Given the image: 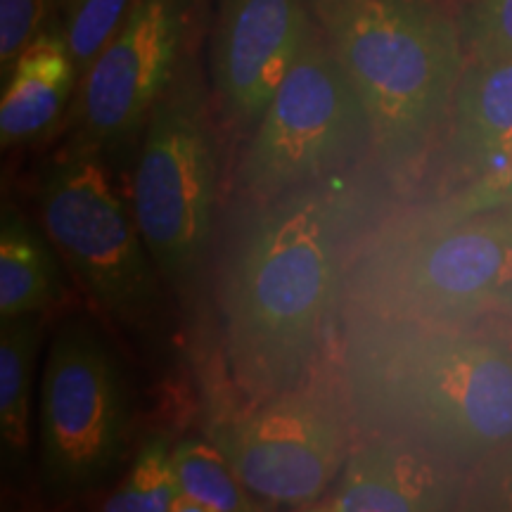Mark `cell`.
I'll return each mask as SVG.
<instances>
[{"instance_id": "16", "label": "cell", "mask_w": 512, "mask_h": 512, "mask_svg": "<svg viewBox=\"0 0 512 512\" xmlns=\"http://www.w3.org/2000/svg\"><path fill=\"white\" fill-rule=\"evenodd\" d=\"M41 342V313L0 320V446L5 472H22L29 453V403Z\"/></svg>"}, {"instance_id": "8", "label": "cell", "mask_w": 512, "mask_h": 512, "mask_svg": "<svg viewBox=\"0 0 512 512\" xmlns=\"http://www.w3.org/2000/svg\"><path fill=\"white\" fill-rule=\"evenodd\" d=\"M368 152H373L368 112L316 22L254 126L238 183L254 200H275L344 174Z\"/></svg>"}, {"instance_id": "1", "label": "cell", "mask_w": 512, "mask_h": 512, "mask_svg": "<svg viewBox=\"0 0 512 512\" xmlns=\"http://www.w3.org/2000/svg\"><path fill=\"white\" fill-rule=\"evenodd\" d=\"M361 202L323 183L261 202L240 223L223 278L226 363L249 403L311 377L342 318Z\"/></svg>"}, {"instance_id": "18", "label": "cell", "mask_w": 512, "mask_h": 512, "mask_svg": "<svg viewBox=\"0 0 512 512\" xmlns=\"http://www.w3.org/2000/svg\"><path fill=\"white\" fill-rule=\"evenodd\" d=\"M174 446L166 434H152L138 448L136 458L128 467L124 482L102 503L107 512H169L178 510L181 491H178Z\"/></svg>"}, {"instance_id": "6", "label": "cell", "mask_w": 512, "mask_h": 512, "mask_svg": "<svg viewBox=\"0 0 512 512\" xmlns=\"http://www.w3.org/2000/svg\"><path fill=\"white\" fill-rule=\"evenodd\" d=\"M216 192L207 88L190 55L147 117L131 188L145 245L166 287L185 302L197 297L209 268Z\"/></svg>"}, {"instance_id": "22", "label": "cell", "mask_w": 512, "mask_h": 512, "mask_svg": "<svg viewBox=\"0 0 512 512\" xmlns=\"http://www.w3.org/2000/svg\"><path fill=\"white\" fill-rule=\"evenodd\" d=\"M60 0H0V74L10 76L12 64L38 34L53 22Z\"/></svg>"}, {"instance_id": "24", "label": "cell", "mask_w": 512, "mask_h": 512, "mask_svg": "<svg viewBox=\"0 0 512 512\" xmlns=\"http://www.w3.org/2000/svg\"><path fill=\"white\" fill-rule=\"evenodd\" d=\"M484 216H491V219H494L498 226L505 228L512 235V202H508L505 207L491 211V214H484Z\"/></svg>"}, {"instance_id": "19", "label": "cell", "mask_w": 512, "mask_h": 512, "mask_svg": "<svg viewBox=\"0 0 512 512\" xmlns=\"http://www.w3.org/2000/svg\"><path fill=\"white\" fill-rule=\"evenodd\" d=\"M512 202V145L501 155L489 159L446 202L427 209L411 221L418 223H456L477 219Z\"/></svg>"}, {"instance_id": "4", "label": "cell", "mask_w": 512, "mask_h": 512, "mask_svg": "<svg viewBox=\"0 0 512 512\" xmlns=\"http://www.w3.org/2000/svg\"><path fill=\"white\" fill-rule=\"evenodd\" d=\"M489 309H512V235L491 216L399 223L351 256L342 318L465 325Z\"/></svg>"}, {"instance_id": "17", "label": "cell", "mask_w": 512, "mask_h": 512, "mask_svg": "<svg viewBox=\"0 0 512 512\" xmlns=\"http://www.w3.org/2000/svg\"><path fill=\"white\" fill-rule=\"evenodd\" d=\"M181 503L178 510L200 512H254L266 505L242 484L228 458L214 441L181 439L171 453Z\"/></svg>"}, {"instance_id": "11", "label": "cell", "mask_w": 512, "mask_h": 512, "mask_svg": "<svg viewBox=\"0 0 512 512\" xmlns=\"http://www.w3.org/2000/svg\"><path fill=\"white\" fill-rule=\"evenodd\" d=\"M313 27L306 0H219L211 81L235 126L259 124Z\"/></svg>"}, {"instance_id": "7", "label": "cell", "mask_w": 512, "mask_h": 512, "mask_svg": "<svg viewBox=\"0 0 512 512\" xmlns=\"http://www.w3.org/2000/svg\"><path fill=\"white\" fill-rule=\"evenodd\" d=\"M124 358L95 320H62L43 363L38 477L50 501H74L117 475L133 439Z\"/></svg>"}, {"instance_id": "3", "label": "cell", "mask_w": 512, "mask_h": 512, "mask_svg": "<svg viewBox=\"0 0 512 512\" xmlns=\"http://www.w3.org/2000/svg\"><path fill=\"white\" fill-rule=\"evenodd\" d=\"M373 128V155L406 183L451 117L465 69L460 24L432 0H306Z\"/></svg>"}, {"instance_id": "13", "label": "cell", "mask_w": 512, "mask_h": 512, "mask_svg": "<svg viewBox=\"0 0 512 512\" xmlns=\"http://www.w3.org/2000/svg\"><path fill=\"white\" fill-rule=\"evenodd\" d=\"M81 74L62 27L38 34L3 81L0 143L3 150L38 140L64 117L79 91Z\"/></svg>"}, {"instance_id": "10", "label": "cell", "mask_w": 512, "mask_h": 512, "mask_svg": "<svg viewBox=\"0 0 512 512\" xmlns=\"http://www.w3.org/2000/svg\"><path fill=\"white\" fill-rule=\"evenodd\" d=\"M202 0H133L72 102V138L119 155L143 136L155 102L188 60Z\"/></svg>"}, {"instance_id": "5", "label": "cell", "mask_w": 512, "mask_h": 512, "mask_svg": "<svg viewBox=\"0 0 512 512\" xmlns=\"http://www.w3.org/2000/svg\"><path fill=\"white\" fill-rule=\"evenodd\" d=\"M38 209L57 254L95 306L143 342H164L171 325L169 287L105 152L69 138L41 166Z\"/></svg>"}, {"instance_id": "20", "label": "cell", "mask_w": 512, "mask_h": 512, "mask_svg": "<svg viewBox=\"0 0 512 512\" xmlns=\"http://www.w3.org/2000/svg\"><path fill=\"white\" fill-rule=\"evenodd\" d=\"M133 0H62V31L83 76L107 46Z\"/></svg>"}, {"instance_id": "23", "label": "cell", "mask_w": 512, "mask_h": 512, "mask_svg": "<svg viewBox=\"0 0 512 512\" xmlns=\"http://www.w3.org/2000/svg\"><path fill=\"white\" fill-rule=\"evenodd\" d=\"M460 510L512 512V441L467 472Z\"/></svg>"}, {"instance_id": "2", "label": "cell", "mask_w": 512, "mask_h": 512, "mask_svg": "<svg viewBox=\"0 0 512 512\" xmlns=\"http://www.w3.org/2000/svg\"><path fill=\"white\" fill-rule=\"evenodd\" d=\"M339 389L358 437L411 439L465 472L512 441V342L465 325L342 318Z\"/></svg>"}, {"instance_id": "15", "label": "cell", "mask_w": 512, "mask_h": 512, "mask_svg": "<svg viewBox=\"0 0 512 512\" xmlns=\"http://www.w3.org/2000/svg\"><path fill=\"white\" fill-rule=\"evenodd\" d=\"M60 297L55 245L5 202L0 219V320L43 313Z\"/></svg>"}, {"instance_id": "14", "label": "cell", "mask_w": 512, "mask_h": 512, "mask_svg": "<svg viewBox=\"0 0 512 512\" xmlns=\"http://www.w3.org/2000/svg\"><path fill=\"white\" fill-rule=\"evenodd\" d=\"M448 126V159L465 178L512 145V57L467 60Z\"/></svg>"}, {"instance_id": "21", "label": "cell", "mask_w": 512, "mask_h": 512, "mask_svg": "<svg viewBox=\"0 0 512 512\" xmlns=\"http://www.w3.org/2000/svg\"><path fill=\"white\" fill-rule=\"evenodd\" d=\"M460 36L467 60L512 57V0H470Z\"/></svg>"}, {"instance_id": "12", "label": "cell", "mask_w": 512, "mask_h": 512, "mask_svg": "<svg viewBox=\"0 0 512 512\" xmlns=\"http://www.w3.org/2000/svg\"><path fill=\"white\" fill-rule=\"evenodd\" d=\"M467 472L411 439L368 434L347 460L316 510L425 512L460 510Z\"/></svg>"}, {"instance_id": "9", "label": "cell", "mask_w": 512, "mask_h": 512, "mask_svg": "<svg viewBox=\"0 0 512 512\" xmlns=\"http://www.w3.org/2000/svg\"><path fill=\"white\" fill-rule=\"evenodd\" d=\"M351 420L339 382H311L209 425V439L268 508L316 510L349 453Z\"/></svg>"}]
</instances>
